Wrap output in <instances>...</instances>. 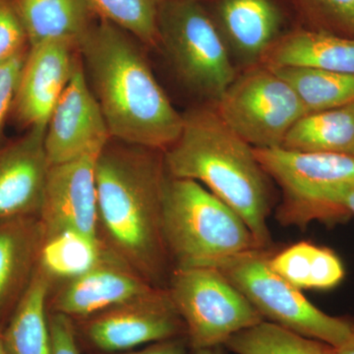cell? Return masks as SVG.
Here are the masks:
<instances>
[{
  "label": "cell",
  "mask_w": 354,
  "mask_h": 354,
  "mask_svg": "<svg viewBox=\"0 0 354 354\" xmlns=\"http://www.w3.org/2000/svg\"><path fill=\"white\" fill-rule=\"evenodd\" d=\"M111 139L82 59L78 57L46 125L44 150L48 165L64 164L85 153L102 151Z\"/></svg>",
  "instance_id": "7c38bea8"
},
{
  "label": "cell",
  "mask_w": 354,
  "mask_h": 354,
  "mask_svg": "<svg viewBox=\"0 0 354 354\" xmlns=\"http://www.w3.org/2000/svg\"><path fill=\"white\" fill-rule=\"evenodd\" d=\"M155 288L104 249L90 269L50 293L48 309L80 320Z\"/></svg>",
  "instance_id": "4fadbf2b"
},
{
  "label": "cell",
  "mask_w": 354,
  "mask_h": 354,
  "mask_svg": "<svg viewBox=\"0 0 354 354\" xmlns=\"http://www.w3.org/2000/svg\"><path fill=\"white\" fill-rule=\"evenodd\" d=\"M75 50L64 41H48L29 48L13 106L22 124L46 127L73 73L78 59Z\"/></svg>",
  "instance_id": "5bb4252c"
},
{
  "label": "cell",
  "mask_w": 354,
  "mask_h": 354,
  "mask_svg": "<svg viewBox=\"0 0 354 354\" xmlns=\"http://www.w3.org/2000/svg\"><path fill=\"white\" fill-rule=\"evenodd\" d=\"M255 157L281 191L276 218L283 227L304 230L319 221L327 225L353 216L346 205L354 188V156L253 148Z\"/></svg>",
  "instance_id": "5b68a950"
},
{
  "label": "cell",
  "mask_w": 354,
  "mask_h": 354,
  "mask_svg": "<svg viewBox=\"0 0 354 354\" xmlns=\"http://www.w3.org/2000/svg\"><path fill=\"white\" fill-rule=\"evenodd\" d=\"M188 348L189 346L187 337H177L153 342L150 346L139 351H129L116 354H186Z\"/></svg>",
  "instance_id": "4dcf8cb0"
},
{
  "label": "cell",
  "mask_w": 354,
  "mask_h": 354,
  "mask_svg": "<svg viewBox=\"0 0 354 354\" xmlns=\"http://www.w3.org/2000/svg\"><path fill=\"white\" fill-rule=\"evenodd\" d=\"M281 148L307 153L354 156V102L307 113L286 134Z\"/></svg>",
  "instance_id": "44dd1931"
},
{
  "label": "cell",
  "mask_w": 354,
  "mask_h": 354,
  "mask_svg": "<svg viewBox=\"0 0 354 354\" xmlns=\"http://www.w3.org/2000/svg\"><path fill=\"white\" fill-rule=\"evenodd\" d=\"M169 176L202 184L245 221L262 248H270L271 178L246 143L205 102L183 113L178 138L164 152Z\"/></svg>",
  "instance_id": "3957f363"
},
{
  "label": "cell",
  "mask_w": 354,
  "mask_h": 354,
  "mask_svg": "<svg viewBox=\"0 0 354 354\" xmlns=\"http://www.w3.org/2000/svg\"><path fill=\"white\" fill-rule=\"evenodd\" d=\"M160 46L190 92L216 104L237 71L211 13L198 0L158 1Z\"/></svg>",
  "instance_id": "8992f818"
},
{
  "label": "cell",
  "mask_w": 354,
  "mask_h": 354,
  "mask_svg": "<svg viewBox=\"0 0 354 354\" xmlns=\"http://www.w3.org/2000/svg\"><path fill=\"white\" fill-rule=\"evenodd\" d=\"M0 354H6V349H4L3 344H2L1 337H0Z\"/></svg>",
  "instance_id": "e575fe53"
},
{
  "label": "cell",
  "mask_w": 354,
  "mask_h": 354,
  "mask_svg": "<svg viewBox=\"0 0 354 354\" xmlns=\"http://www.w3.org/2000/svg\"><path fill=\"white\" fill-rule=\"evenodd\" d=\"M194 354H225V353H223V346H221L198 349V351H194Z\"/></svg>",
  "instance_id": "d6a6232c"
},
{
  "label": "cell",
  "mask_w": 354,
  "mask_h": 354,
  "mask_svg": "<svg viewBox=\"0 0 354 354\" xmlns=\"http://www.w3.org/2000/svg\"><path fill=\"white\" fill-rule=\"evenodd\" d=\"M306 29L354 39V0H292Z\"/></svg>",
  "instance_id": "4316f807"
},
{
  "label": "cell",
  "mask_w": 354,
  "mask_h": 354,
  "mask_svg": "<svg viewBox=\"0 0 354 354\" xmlns=\"http://www.w3.org/2000/svg\"><path fill=\"white\" fill-rule=\"evenodd\" d=\"M225 348L236 354H335V348L277 324L263 321L236 333Z\"/></svg>",
  "instance_id": "d4e9b609"
},
{
  "label": "cell",
  "mask_w": 354,
  "mask_h": 354,
  "mask_svg": "<svg viewBox=\"0 0 354 354\" xmlns=\"http://www.w3.org/2000/svg\"><path fill=\"white\" fill-rule=\"evenodd\" d=\"M28 50L0 64V137L3 132L7 116L13 109L16 91Z\"/></svg>",
  "instance_id": "f1b7e54d"
},
{
  "label": "cell",
  "mask_w": 354,
  "mask_h": 354,
  "mask_svg": "<svg viewBox=\"0 0 354 354\" xmlns=\"http://www.w3.org/2000/svg\"><path fill=\"white\" fill-rule=\"evenodd\" d=\"M167 290L193 351L225 346L232 335L265 321L216 268L174 269Z\"/></svg>",
  "instance_id": "ba28073f"
},
{
  "label": "cell",
  "mask_w": 354,
  "mask_h": 354,
  "mask_svg": "<svg viewBox=\"0 0 354 354\" xmlns=\"http://www.w3.org/2000/svg\"><path fill=\"white\" fill-rule=\"evenodd\" d=\"M270 248H255L220 261L216 268L250 301L265 321L335 348L353 332L354 319L317 308L301 290L272 269Z\"/></svg>",
  "instance_id": "52a82bcc"
},
{
  "label": "cell",
  "mask_w": 354,
  "mask_h": 354,
  "mask_svg": "<svg viewBox=\"0 0 354 354\" xmlns=\"http://www.w3.org/2000/svg\"><path fill=\"white\" fill-rule=\"evenodd\" d=\"M346 205L348 207V211L351 212V215L354 216V188L346 196Z\"/></svg>",
  "instance_id": "836d02e7"
},
{
  "label": "cell",
  "mask_w": 354,
  "mask_h": 354,
  "mask_svg": "<svg viewBox=\"0 0 354 354\" xmlns=\"http://www.w3.org/2000/svg\"><path fill=\"white\" fill-rule=\"evenodd\" d=\"M46 127L29 128L21 138L0 146V223L39 216L48 165Z\"/></svg>",
  "instance_id": "9a60e30c"
},
{
  "label": "cell",
  "mask_w": 354,
  "mask_h": 354,
  "mask_svg": "<svg viewBox=\"0 0 354 354\" xmlns=\"http://www.w3.org/2000/svg\"><path fill=\"white\" fill-rule=\"evenodd\" d=\"M261 65L314 67L354 75V39L301 28L286 32L265 53Z\"/></svg>",
  "instance_id": "ac0fdd59"
},
{
  "label": "cell",
  "mask_w": 354,
  "mask_h": 354,
  "mask_svg": "<svg viewBox=\"0 0 354 354\" xmlns=\"http://www.w3.org/2000/svg\"><path fill=\"white\" fill-rule=\"evenodd\" d=\"M53 354H81L73 320L64 314L48 311Z\"/></svg>",
  "instance_id": "f546056e"
},
{
  "label": "cell",
  "mask_w": 354,
  "mask_h": 354,
  "mask_svg": "<svg viewBox=\"0 0 354 354\" xmlns=\"http://www.w3.org/2000/svg\"><path fill=\"white\" fill-rule=\"evenodd\" d=\"M94 16L108 21L151 48H160L158 0H85Z\"/></svg>",
  "instance_id": "484cf974"
},
{
  "label": "cell",
  "mask_w": 354,
  "mask_h": 354,
  "mask_svg": "<svg viewBox=\"0 0 354 354\" xmlns=\"http://www.w3.org/2000/svg\"><path fill=\"white\" fill-rule=\"evenodd\" d=\"M221 120L253 148L281 147L306 109L292 88L264 65L237 74L214 104Z\"/></svg>",
  "instance_id": "9c48e42d"
},
{
  "label": "cell",
  "mask_w": 354,
  "mask_h": 354,
  "mask_svg": "<svg viewBox=\"0 0 354 354\" xmlns=\"http://www.w3.org/2000/svg\"><path fill=\"white\" fill-rule=\"evenodd\" d=\"M271 69L292 88L308 113L354 102V75L305 66Z\"/></svg>",
  "instance_id": "603a6c76"
},
{
  "label": "cell",
  "mask_w": 354,
  "mask_h": 354,
  "mask_svg": "<svg viewBox=\"0 0 354 354\" xmlns=\"http://www.w3.org/2000/svg\"><path fill=\"white\" fill-rule=\"evenodd\" d=\"M272 269L298 290H329L346 276L339 256L308 241L297 242L270 258Z\"/></svg>",
  "instance_id": "7402d4cb"
},
{
  "label": "cell",
  "mask_w": 354,
  "mask_h": 354,
  "mask_svg": "<svg viewBox=\"0 0 354 354\" xmlns=\"http://www.w3.org/2000/svg\"><path fill=\"white\" fill-rule=\"evenodd\" d=\"M164 232L174 270L215 267L235 254L262 248L234 209L191 179L169 176Z\"/></svg>",
  "instance_id": "277c9868"
},
{
  "label": "cell",
  "mask_w": 354,
  "mask_h": 354,
  "mask_svg": "<svg viewBox=\"0 0 354 354\" xmlns=\"http://www.w3.org/2000/svg\"><path fill=\"white\" fill-rule=\"evenodd\" d=\"M78 53L111 139L162 152L176 141L183 114L172 106L131 35L100 20Z\"/></svg>",
  "instance_id": "7a4b0ae2"
},
{
  "label": "cell",
  "mask_w": 354,
  "mask_h": 354,
  "mask_svg": "<svg viewBox=\"0 0 354 354\" xmlns=\"http://www.w3.org/2000/svg\"><path fill=\"white\" fill-rule=\"evenodd\" d=\"M101 152L50 165L39 215L44 237L71 232L100 242L95 165Z\"/></svg>",
  "instance_id": "8fae6325"
},
{
  "label": "cell",
  "mask_w": 354,
  "mask_h": 354,
  "mask_svg": "<svg viewBox=\"0 0 354 354\" xmlns=\"http://www.w3.org/2000/svg\"><path fill=\"white\" fill-rule=\"evenodd\" d=\"M28 46L27 35L13 0H0V64L25 53Z\"/></svg>",
  "instance_id": "83f0119b"
},
{
  "label": "cell",
  "mask_w": 354,
  "mask_h": 354,
  "mask_svg": "<svg viewBox=\"0 0 354 354\" xmlns=\"http://www.w3.org/2000/svg\"><path fill=\"white\" fill-rule=\"evenodd\" d=\"M335 354H354V325L353 332L348 339L339 348H335Z\"/></svg>",
  "instance_id": "1f68e13d"
},
{
  "label": "cell",
  "mask_w": 354,
  "mask_h": 354,
  "mask_svg": "<svg viewBox=\"0 0 354 354\" xmlns=\"http://www.w3.org/2000/svg\"><path fill=\"white\" fill-rule=\"evenodd\" d=\"M44 239L39 216L0 223V334L34 278Z\"/></svg>",
  "instance_id": "e0dca14e"
},
{
  "label": "cell",
  "mask_w": 354,
  "mask_h": 354,
  "mask_svg": "<svg viewBox=\"0 0 354 354\" xmlns=\"http://www.w3.org/2000/svg\"><path fill=\"white\" fill-rule=\"evenodd\" d=\"M215 21L234 62L249 68L283 36V14L276 0H216Z\"/></svg>",
  "instance_id": "2e32d148"
},
{
  "label": "cell",
  "mask_w": 354,
  "mask_h": 354,
  "mask_svg": "<svg viewBox=\"0 0 354 354\" xmlns=\"http://www.w3.org/2000/svg\"><path fill=\"white\" fill-rule=\"evenodd\" d=\"M73 322L79 344L101 354L125 353L143 344L186 337L185 324L167 288H153Z\"/></svg>",
  "instance_id": "30bf717a"
},
{
  "label": "cell",
  "mask_w": 354,
  "mask_h": 354,
  "mask_svg": "<svg viewBox=\"0 0 354 354\" xmlns=\"http://www.w3.org/2000/svg\"><path fill=\"white\" fill-rule=\"evenodd\" d=\"M101 242L71 232L44 237L39 266L51 283H64L87 271L104 253Z\"/></svg>",
  "instance_id": "cb8c5ba5"
},
{
  "label": "cell",
  "mask_w": 354,
  "mask_h": 354,
  "mask_svg": "<svg viewBox=\"0 0 354 354\" xmlns=\"http://www.w3.org/2000/svg\"><path fill=\"white\" fill-rule=\"evenodd\" d=\"M27 35L29 48L48 41H64L78 50L94 24L85 0H13Z\"/></svg>",
  "instance_id": "d6986e66"
},
{
  "label": "cell",
  "mask_w": 354,
  "mask_h": 354,
  "mask_svg": "<svg viewBox=\"0 0 354 354\" xmlns=\"http://www.w3.org/2000/svg\"><path fill=\"white\" fill-rule=\"evenodd\" d=\"M95 178L102 247L150 285L167 288L174 267L164 232V152L111 139Z\"/></svg>",
  "instance_id": "6da1fadb"
},
{
  "label": "cell",
  "mask_w": 354,
  "mask_h": 354,
  "mask_svg": "<svg viewBox=\"0 0 354 354\" xmlns=\"http://www.w3.org/2000/svg\"><path fill=\"white\" fill-rule=\"evenodd\" d=\"M50 279L39 266L24 297L2 330L6 354H53L48 326Z\"/></svg>",
  "instance_id": "ffe728a7"
}]
</instances>
